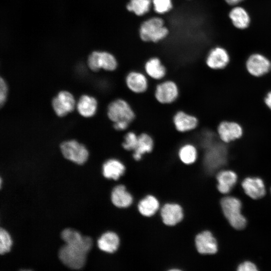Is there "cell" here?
<instances>
[{"mask_svg": "<svg viewBox=\"0 0 271 271\" xmlns=\"http://www.w3.org/2000/svg\"><path fill=\"white\" fill-rule=\"evenodd\" d=\"M138 136L139 134L133 131L127 132L125 134L121 143L122 149L126 152L132 153L137 147Z\"/></svg>", "mask_w": 271, "mask_h": 271, "instance_id": "cell-30", "label": "cell"}, {"mask_svg": "<svg viewBox=\"0 0 271 271\" xmlns=\"http://www.w3.org/2000/svg\"><path fill=\"white\" fill-rule=\"evenodd\" d=\"M173 123L177 131L185 133L196 129L199 125V120L195 115L179 110L173 115Z\"/></svg>", "mask_w": 271, "mask_h": 271, "instance_id": "cell-16", "label": "cell"}, {"mask_svg": "<svg viewBox=\"0 0 271 271\" xmlns=\"http://www.w3.org/2000/svg\"><path fill=\"white\" fill-rule=\"evenodd\" d=\"M12 245V239L9 233L4 228L0 229V253L1 254L9 252Z\"/></svg>", "mask_w": 271, "mask_h": 271, "instance_id": "cell-32", "label": "cell"}, {"mask_svg": "<svg viewBox=\"0 0 271 271\" xmlns=\"http://www.w3.org/2000/svg\"><path fill=\"white\" fill-rule=\"evenodd\" d=\"M158 213L163 223L168 227L178 225L185 217L183 207L175 202H167L162 204Z\"/></svg>", "mask_w": 271, "mask_h": 271, "instance_id": "cell-9", "label": "cell"}, {"mask_svg": "<svg viewBox=\"0 0 271 271\" xmlns=\"http://www.w3.org/2000/svg\"><path fill=\"white\" fill-rule=\"evenodd\" d=\"M126 167L120 159L110 158L102 164L101 172L103 176L106 179L119 181L125 174Z\"/></svg>", "mask_w": 271, "mask_h": 271, "instance_id": "cell-17", "label": "cell"}, {"mask_svg": "<svg viewBox=\"0 0 271 271\" xmlns=\"http://www.w3.org/2000/svg\"><path fill=\"white\" fill-rule=\"evenodd\" d=\"M124 81L127 89L135 94L144 93L149 87L148 76L145 73L139 71L129 72L126 75Z\"/></svg>", "mask_w": 271, "mask_h": 271, "instance_id": "cell-19", "label": "cell"}, {"mask_svg": "<svg viewBox=\"0 0 271 271\" xmlns=\"http://www.w3.org/2000/svg\"><path fill=\"white\" fill-rule=\"evenodd\" d=\"M180 162L187 166L193 165L197 163L199 158V153L197 146L191 143L182 145L177 152Z\"/></svg>", "mask_w": 271, "mask_h": 271, "instance_id": "cell-26", "label": "cell"}, {"mask_svg": "<svg viewBox=\"0 0 271 271\" xmlns=\"http://www.w3.org/2000/svg\"><path fill=\"white\" fill-rule=\"evenodd\" d=\"M236 271H259L256 265L250 261H245L238 265Z\"/></svg>", "mask_w": 271, "mask_h": 271, "instance_id": "cell-33", "label": "cell"}, {"mask_svg": "<svg viewBox=\"0 0 271 271\" xmlns=\"http://www.w3.org/2000/svg\"><path fill=\"white\" fill-rule=\"evenodd\" d=\"M107 114L113 122L126 121L132 122L136 118V113L130 104L125 99H116L108 105Z\"/></svg>", "mask_w": 271, "mask_h": 271, "instance_id": "cell-7", "label": "cell"}, {"mask_svg": "<svg viewBox=\"0 0 271 271\" xmlns=\"http://www.w3.org/2000/svg\"><path fill=\"white\" fill-rule=\"evenodd\" d=\"M112 204L118 209H127L134 204V198L126 186L122 183L114 185L110 193Z\"/></svg>", "mask_w": 271, "mask_h": 271, "instance_id": "cell-14", "label": "cell"}, {"mask_svg": "<svg viewBox=\"0 0 271 271\" xmlns=\"http://www.w3.org/2000/svg\"><path fill=\"white\" fill-rule=\"evenodd\" d=\"M167 271H183V270L179 268H171V269H169Z\"/></svg>", "mask_w": 271, "mask_h": 271, "instance_id": "cell-38", "label": "cell"}, {"mask_svg": "<svg viewBox=\"0 0 271 271\" xmlns=\"http://www.w3.org/2000/svg\"><path fill=\"white\" fill-rule=\"evenodd\" d=\"M228 17L233 26L239 30L247 29L251 22L248 12L241 6H234L229 11Z\"/></svg>", "mask_w": 271, "mask_h": 271, "instance_id": "cell-25", "label": "cell"}, {"mask_svg": "<svg viewBox=\"0 0 271 271\" xmlns=\"http://www.w3.org/2000/svg\"><path fill=\"white\" fill-rule=\"evenodd\" d=\"M130 123L126 121H118L113 122V127L116 130L124 131L128 128Z\"/></svg>", "mask_w": 271, "mask_h": 271, "instance_id": "cell-35", "label": "cell"}, {"mask_svg": "<svg viewBox=\"0 0 271 271\" xmlns=\"http://www.w3.org/2000/svg\"><path fill=\"white\" fill-rule=\"evenodd\" d=\"M263 102L266 107L271 111V89L265 93Z\"/></svg>", "mask_w": 271, "mask_h": 271, "instance_id": "cell-36", "label": "cell"}, {"mask_svg": "<svg viewBox=\"0 0 271 271\" xmlns=\"http://www.w3.org/2000/svg\"><path fill=\"white\" fill-rule=\"evenodd\" d=\"M155 148L153 137L147 132H142L138 136V142L136 149L131 155L133 160L141 161L146 155L152 153Z\"/></svg>", "mask_w": 271, "mask_h": 271, "instance_id": "cell-22", "label": "cell"}, {"mask_svg": "<svg viewBox=\"0 0 271 271\" xmlns=\"http://www.w3.org/2000/svg\"><path fill=\"white\" fill-rule=\"evenodd\" d=\"M120 238L118 234L113 231L103 233L97 240V246L103 252L112 253L119 248Z\"/></svg>", "mask_w": 271, "mask_h": 271, "instance_id": "cell-24", "label": "cell"}, {"mask_svg": "<svg viewBox=\"0 0 271 271\" xmlns=\"http://www.w3.org/2000/svg\"><path fill=\"white\" fill-rule=\"evenodd\" d=\"M270 193H271V188H270Z\"/></svg>", "mask_w": 271, "mask_h": 271, "instance_id": "cell-40", "label": "cell"}, {"mask_svg": "<svg viewBox=\"0 0 271 271\" xmlns=\"http://www.w3.org/2000/svg\"><path fill=\"white\" fill-rule=\"evenodd\" d=\"M88 65L93 71H97L100 69L113 71L117 68L118 62L112 53L107 51H96L89 56Z\"/></svg>", "mask_w": 271, "mask_h": 271, "instance_id": "cell-11", "label": "cell"}, {"mask_svg": "<svg viewBox=\"0 0 271 271\" xmlns=\"http://www.w3.org/2000/svg\"><path fill=\"white\" fill-rule=\"evenodd\" d=\"M22 271H32V270H22Z\"/></svg>", "mask_w": 271, "mask_h": 271, "instance_id": "cell-39", "label": "cell"}, {"mask_svg": "<svg viewBox=\"0 0 271 271\" xmlns=\"http://www.w3.org/2000/svg\"><path fill=\"white\" fill-rule=\"evenodd\" d=\"M75 101L69 92L62 91L52 100V107L56 114L60 117L64 116L72 111L75 107Z\"/></svg>", "mask_w": 271, "mask_h": 271, "instance_id": "cell-18", "label": "cell"}, {"mask_svg": "<svg viewBox=\"0 0 271 271\" xmlns=\"http://www.w3.org/2000/svg\"><path fill=\"white\" fill-rule=\"evenodd\" d=\"M179 89L177 83L171 80H163L156 86L154 97L162 104H172L179 96Z\"/></svg>", "mask_w": 271, "mask_h": 271, "instance_id": "cell-12", "label": "cell"}, {"mask_svg": "<svg viewBox=\"0 0 271 271\" xmlns=\"http://www.w3.org/2000/svg\"><path fill=\"white\" fill-rule=\"evenodd\" d=\"M8 93L7 84L2 78L0 80V104L2 106L6 101Z\"/></svg>", "mask_w": 271, "mask_h": 271, "instance_id": "cell-34", "label": "cell"}, {"mask_svg": "<svg viewBox=\"0 0 271 271\" xmlns=\"http://www.w3.org/2000/svg\"><path fill=\"white\" fill-rule=\"evenodd\" d=\"M173 8L172 0H152V10L159 15L168 13Z\"/></svg>", "mask_w": 271, "mask_h": 271, "instance_id": "cell-31", "label": "cell"}, {"mask_svg": "<svg viewBox=\"0 0 271 271\" xmlns=\"http://www.w3.org/2000/svg\"><path fill=\"white\" fill-rule=\"evenodd\" d=\"M216 131L219 140L229 145L241 139L244 133L243 126L233 120H223L217 125Z\"/></svg>", "mask_w": 271, "mask_h": 271, "instance_id": "cell-6", "label": "cell"}, {"mask_svg": "<svg viewBox=\"0 0 271 271\" xmlns=\"http://www.w3.org/2000/svg\"><path fill=\"white\" fill-rule=\"evenodd\" d=\"M244 193L253 200L260 199L266 194V187L263 180L257 176L244 178L241 183Z\"/></svg>", "mask_w": 271, "mask_h": 271, "instance_id": "cell-15", "label": "cell"}, {"mask_svg": "<svg viewBox=\"0 0 271 271\" xmlns=\"http://www.w3.org/2000/svg\"><path fill=\"white\" fill-rule=\"evenodd\" d=\"M134 204L139 213L147 218L157 215L162 205L158 198L152 194H147Z\"/></svg>", "mask_w": 271, "mask_h": 271, "instance_id": "cell-20", "label": "cell"}, {"mask_svg": "<svg viewBox=\"0 0 271 271\" xmlns=\"http://www.w3.org/2000/svg\"><path fill=\"white\" fill-rule=\"evenodd\" d=\"M270 73H271V69H270Z\"/></svg>", "mask_w": 271, "mask_h": 271, "instance_id": "cell-41", "label": "cell"}, {"mask_svg": "<svg viewBox=\"0 0 271 271\" xmlns=\"http://www.w3.org/2000/svg\"><path fill=\"white\" fill-rule=\"evenodd\" d=\"M126 8L138 16H144L152 10V0H129Z\"/></svg>", "mask_w": 271, "mask_h": 271, "instance_id": "cell-29", "label": "cell"}, {"mask_svg": "<svg viewBox=\"0 0 271 271\" xmlns=\"http://www.w3.org/2000/svg\"><path fill=\"white\" fill-rule=\"evenodd\" d=\"M62 240L67 244L92 245L91 237L83 236L76 230L70 228L64 229L61 233Z\"/></svg>", "mask_w": 271, "mask_h": 271, "instance_id": "cell-27", "label": "cell"}, {"mask_svg": "<svg viewBox=\"0 0 271 271\" xmlns=\"http://www.w3.org/2000/svg\"><path fill=\"white\" fill-rule=\"evenodd\" d=\"M204 62L206 66L210 70H222L229 65L231 56L226 48L217 45L209 49L205 56Z\"/></svg>", "mask_w": 271, "mask_h": 271, "instance_id": "cell-8", "label": "cell"}, {"mask_svg": "<svg viewBox=\"0 0 271 271\" xmlns=\"http://www.w3.org/2000/svg\"><path fill=\"white\" fill-rule=\"evenodd\" d=\"M141 40L147 43H158L169 34L163 18L158 14L143 22L139 30Z\"/></svg>", "mask_w": 271, "mask_h": 271, "instance_id": "cell-1", "label": "cell"}, {"mask_svg": "<svg viewBox=\"0 0 271 271\" xmlns=\"http://www.w3.org/2000/svg\"><path fill=\"white\" fill-rule=\"evenodd\" d=\"M194 244L197 251L203 255L214 254L218 250L217 239L209 230H203L197 233L194 238Z\"/></svg>", "mask_w": 271, "mask_h": 271, "instance_id": "cell-13", "label": "cell"}, {"mask_svg": "<svg viewBox=\"0 0 271 271\" xmlns=\"http://www.w3.org/2000/svg\"><path fill=\"white\" fill-rule=\"evenodd\" d=\"M227 145L219 140L206 148L203 159L205 169L213 171L224 164L227 153Z\"/></svg>", "mask_w": 271, "mask_h": 271, "instance_id": "cell-4", "label": "cell"}, {"mask_svg": "<svg viewBox=\"0 0 271 271\" xmlns=\"http://www.w3.org/2000/svg\"><path fill=\"white\" fill-rule=\"evenodd\" d=\"M215 178L218 191L225 195H227L231 191L238 181V176L236 172L229 169L219 170Z\"/></svg>", "mask_w": 271, "mask_h": 271, "instance_id": "cell-21", "label": "cell"}, {"mask_svg": "<svg viewBox=\"0 0 271 271\" xmlns=\"http://www.w3.org/2000/svg\"><path fill=\"white\" fill-rule=\"evenodd\" d=\"M60 150L65 159L78 165L84 164L89 156L86 148L75 140L63 142L60 145Z\"/></svg>", "mask_w": 271, "mask_h": 271, "instance_id": "cell-10", "label": "cell"}, {"mask_svg": "<svg viewBox=\"0 0 271 271\" xmlns=\"http://www.w3.org/2000/svg\"><path fill=\"white\" fill-rule=\"evenodd\" d=\"M146 75L155 80H163L167 74V69L161 60L156 56L148 59L144 64Z\"/></svg>", "mask_w": 271, "mask_h": 271, "instance_id": "cell-23", "label": "cell"}, {"mask_svg": "<svg viewBox=\"0 0 271 271\" xmlns=\"http://www.w3.org/2000/svg\"><path fill=\"white\" fill-rule=\"evenodd\" d=\"M244 0H224L227 4L231 6H236Z\"/></svg>", "mask_w": 271, "mask_h": 271, "instance_id": "cell-37", "label": "cell"}, {"mask_svg": "<svg viewBox=\"0 0 271 271\" xmlns=\"http://www.w3.org/2000/svg\"><path fill=\"white\" fill-rule=\"evenodd\" d=\"M91 249L84 245L65 244L59 250V257L69 268L79 269L84 266L87 254Z\"/></svg>", "mask_w": 271, "mask_h": 271, "instance_id": "cell-3", "label": "cell"}, {"mask_svg": "<svg viewBox=\"0 0 271 271\" xmlns=\"http://www.w3.org/2000/svg\"><path fill=\"white\" fill-rule=\"evenodd\" d=\"M220 205L225 218L232 228L241 230L246 227L247 219L242 214V204L239 198L226 195L220 200Z\"/></svg>", "mask_w": 271, "mask_h": 271, "instance_id": "cell-2", "label": "cell"}, {"mask_svg": "<svg viewBox=\"0 0 271 271\" xmlns=\"http://www.w3.org/2000/svg\"><path fill=\"white\" fill-rule=\"evenodd\" d=\"M245 68L250 76L260 78L270 72L271 60L261 53L253 52L246 58Z\"/></svg>", "mask_w": 271, "mask_h": 271, "instance_id": "cell-5", "label": "cell"}, {"mask_svg": "<svg viewBox=\"0 0 271 271\" xmlns=\"http://www.w3.org/2000/svg\"><path fill=\"white\" fill-rule=\"evenodd\" d=\"M97 107L96 99L87 95L81 96L77 104V109L79 114L86 117L93 116L96 112Z\"/></svg>", "mask_w": 271, "mask_h": 271, "instance_id": "cell-28", "label": "cell"}]
</instances>
